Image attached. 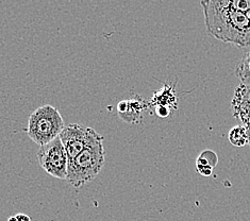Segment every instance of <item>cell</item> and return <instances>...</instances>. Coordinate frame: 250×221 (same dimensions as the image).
Returning a JSON list of instances; mask_svg holds the SVG:
<instances>
[{
  "label": "cell",
  "instance_id": "8992f818",
  "mask_svg": "<svg viewBox=\"0 0 250 221\" xmlns=\"http://www.w3.org/2000/svg\"><path fill=\"white\" fill-rule=\"evenodd\" d=\"M232 115L247 130L250 129V86L241 84L235 89L231 101Z\"/></svg>",
  "mask_w": 250,
  "mask_h": 221
},
{
  "label": "cell",
  "instance_id": "ba28073f",
  "mask_svg": "<svg viewBox=\"0 0 250 221\" xmlns=\"http://www.w3.org/2000/svg\"><path fill=\"white\" fill-rule=\"evenodd\" d=\"M235 75L242 84L250 86V49L244 53L241 61L235 68Z\"/></svg>",
  "mask_w": 250,
  "mask_h": 221
},
{
  "label": "cell",
  "instance_id": "3957f363",
  "mask_svg": "<svg viewBox=\"0 0 250 221\" xmlns=\"http://www.w3.org/2000/svg\"><path fill=\"white\" fill-rule=\"evenodd\" d=\"M60 111L50 104L38 107L29 117L27 134L40 147L59 137L64 129Z\"/></svg>",
  "mask_w": 250,
  "mask_h": 221
},
{
  "label": "cell",
  "instance_id": "30bf717a",
  "mask_svg": "<svg viewBox=\"0 0 250 221\" xmlns=\"http://www.w3.org/2000/svg\"><path fill=\"white\" fill-rule=\"evenodd\" d=\"M218 158L217 154L212 150H205L200 153L196 161V166H209L214 168L217 165Z\"/></svg>",
  "mask_w": 250,
  "mask_h": 221
},
{
  "label": "cell",
  "instance_id": "5bb4252c",
  "mask_svg": "<svg viewBox=\"0 0 250 221\" xmlns=\"http://www.w3.org/2000/svg\"><path fill=\"white\" fill-rule=\"evenodd\" d=\"M8 221H17V220H16L15 216H11V217L8 218Z\"/></svg>",
  "mask_w": 250,
  "mask_h": 221
},
{
  "label": "cell",
  "instance_id": "9a60e30c",
  "mask_svg": "<svg viewBox=\"0 0 250 221\" xmlns=\"http://www.w3.org/2000/svg\"><path fill=\"white\" fill-rule=\"evenodd\" d=\"M248 145L250 146V129H248Z\"/></svg>",
  "mask_w": 250,
  "mask_h": 221
},
{
  "label": "cell",
  "instance_id": "5b68a950",
  "mask_svg": "<svg viewBox=\"0 0 250 221\" xmlns=\"http://www.w3.org/2000/svg\"><path fill=\"white\" fill-rule=\"evenodd\" d=\"M38 160L40 166L48 175L60 180H66L68 158L60 137L40 147Z\"/></svg>",
  "mask_w": 250,
  "mask_h": 221
},
{
  "label": "cell",
  "instance_id": "7c38bea8",
  "mask_svg": "<svg viewBox=\"0 0 250 221\" xmlns=\"http://www.w3.org/2000/svg\"><path fill=\"white\" fill-rule=\"evenodd\" d=\"M169 113H170V111H169V109H168L167 106L159 105V106L157 107V114H158L160 117H162V118L167 117V116L169 115Z\"/></svg>",
  "mask_w": 250,
  "mask_h": 221
},
{
  "label": "cell",
  "instance_id": "8fae6325",
  "mask_svg": "<svg viewBox=\"0 0 250 221\" xmlns=\"http://www.w3.org/2000/svg\"><path fill=\"white\" fill-rule=\"evenodd\" d=\"M196 168H197L198 173H200V175L204 177L212 176L213 169H214V168H212V167H209V166H196Z\"/></svg>",
  "mask_w": 250,
  "mask_h": 221
},
{
  "label": "cell",
  "instance_id": "9c48e42d",
  "mask_svg": "<svg viewBox=\"0 0 250 221\" xmlns=\"http://www.w3.org/2000/svg\"><path fill=\"white\" fill-rule=\"evenodd\" d=\"M228 139L234 147H244L248 144V130L241 124L236 125L230 130Z\"/></svg>",
  "mask_w": 250,
  "mask_h": 221
},
{
  "label": "cell",
  "instance_id": "52a82bcc",
  "mask_svg": "<svg viewBox=\"0 0 250 221\" xmlns=\"http://www.w3.org/2000/svg\"><path fill=\"white\" fill-rule=\"evenodd\" d=\"M144 109L143 101L132 99L124 100L117 104L118 115H120L124 121L136 122L141 118V114Z\"/></svg>",
  "mask_w": 250,
  "mask_h": 221
},
{
  "label": "cell",
  "instance_id": "277c9868",
  "mask_svg": "<svg viewBox=\"0 0 250 221\" xmlns=\"http://www.w3.org/2000/svg\"><path fill=\"white\" fill-rule=\"evenodd\" d=\"M59 137L66 151L68 161L78 157L88 147L104 141V136L96 132L93 128L84 127L79 123L65 125Z\"/></svg>",
  "mask_w": 250,
  "mask_h": 221
},
{
  "label": "cell",
  "instance_id": "7a4b0ae2",
  "mask_svg": "<svg viewBox=\"0 0 250 221\" xmlns=\"http://www.w3.org/2000/svg\"><path fill=\"white\" fill-rule=\"evenodd\" d=\"M104 161L105 151L103 142L88 147L78 157L68 161L66 180L75 188L82 187L99 175Z\"/></svg>",
  "mask_w": 250,
  "mask_h": 221
},
{
  "label": "cell",
  "instance_id": "4fadbf2b",
  "mask_svg": "<svg viewBox=\"0 0 250 221\" xmlns=\"http://www.w3.org/2000/svg\"><path fill=\"white\" fill-rule=\"evenodd\" d=\"M16 220L17 221H31V218L28 216V215L26 214H22V213H20L16 215Z\"/></svg>",
  "mask_w": 250,
  "mask_h": 221
},
{
  "label": "cell",
  "instance_id": "6da1fadb",
  "mask_svg": "<svg viewBox=\"0 0 250 221\" xmlns=\"http://www.w3.org/2000/svg\"><path fill=\"white\" fill-rule=\"evenodd\" d=\"M207 31L224 43L250 47V10L232 7L229 0H202Z\"/></svg>",
  "mask_w": 250,
  "mask_h": 221
}]
</instances>
